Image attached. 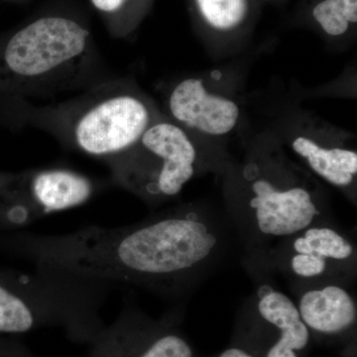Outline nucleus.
<instances>
[{
  "mask_svg": "<svg viewBox=\"0 0 357 357\" xmlns=\"http://www.w3.org/2000/svg\"><path fill=\"white\" fill-rule=\"evenodd\" d=\"M29 0H0V2H6V3H25Z\"/></svg>",
  "mask_w": 357,
  "mask_h": 357,
  "instance_id": "obj_18",
  "label": "nucleus"
},
{
  "mask_svg": "<svg viewBox=\"0 0 357 357\" xmlns=\"http://www.w3.org/2000/svg\"><path fill=\"white\" fill-rule=\"evenodd\" d=\"M218 357H255L250 352L241 347H229L218 356Z\"/></svg>",
  "mask_w": 357,
  "mask_h": 357,
  "instance_id": "obj_17",
  "label": "nucleus"
},
{
  "mask_svg": "<svg viewBox=\"0 0 357 357\" xmlns=\"http://www.w3.org/2000/svg\"><path fill=\"white\" fill-rule=\"evenodd\" d=\"M29 117L66 146L103 160L135 144L161 114L126 81H109L57 105L34 109Z\"/></svg>",
  "mask_w": 357,
  "mask_h": 357,
  "instance_id": "obj_4",
  "label": "nucleus"
},
{
  "mask_svg": "<svg viewBox=\"0 0 357 357\" xmlns=\"http://www.w3.org/2000/svg\"><path fill=\"white\" fill-rule=\"evenodd\" d=\"M132 357H194L189 342L175 333H159Z\"/></svg>",
  "mask_w": 357,
  "mask_h": 357,
  "instance_id": "obj_16",
  "label": "nucleus"
},
{
  "mask_svg": "<svg viewBox=\"0 0 357 357\" xmlns=\"http://www.w3.org/2000/svg\"><path fill=\"white\" fill-rule=\"evenodd\" d=\"M173 122L185 130L222 136L236 128L241 109L234 100L210 93L202 79L189 77L174 86L167 100Z\"/></svg>",
  "mask_w": 357,
  "mask_h": 357,
  "instance_id": "obj_9",
  "label": "nucleus"
},
{
  "mask_svg": "<svg viewBox=\"0 0 357 357\" xmlns=\"http://www.w3.org/2000/svg\"><path fill=\"white\" fill-rule=\"evenodd\" d=\"M312 16L330 36H342L357 22V0H323L312 9Z\"/></svg>",
  "mask_w": 357,
  "mask_h": 357,
  "instance_id": "obj_15",
  "label": "nucleus"
},
{
  "mask_svg": "<svg viewBox=\"0 0 357 357\" xmlns=\"http://www.w3.org/2000/svg\"><path fill=\"white\" fill-rule=\"evenodd\" d=\"M296 305L305 325L317 335H344L356 325V301L345 284L305 286Z\"/></svg>",
  "mask_w": 357,
  "mask_h": 357,
  "instance_id": "obj_10",
  "label": "nucleus"
},
{
  "mask_svg": "<svg viewBox=\"0 0 357 357\" xmlns=\"http://www.w3.org/2000/svg\"><path fill=\"white\" fill-rule=\"evenodd\" d=\"M114 39H126L139 27L155 0H89Z\"/></svg>",
  "mask_w": 357,
  "mask_h": 357,
  "instance_id": "obj_13",
  "label": "nucleus"
},
{
  "mask_svg": "<svg viewBox=\"0 0 357 357\" xmlns=\"http://www.w3.org/2000/svg\"><path fill=\"white\" fill-rule=\"evenodd\" d=\"M356 258L354 238L337 225L326 220L289 239L275 251L265 266L280 270L302 287L347 284L356 277Z\"/></svg>",
  "mask_w": 357,
  "mask_h": 357,
  "instance_id": "obj_8",
  "label": "nucleus"
},
{
  "mask_svg": "<svg viewBox=\"0 0 357 357\" xmlns=\"http://www.w3.org/2000/svg\"><path fill=\"white\" fill-rule=\"evenodd\" d=\"M198 160L187 131L160 117L135 144L105 163L115 184L156 206L183 191L197 172Z\"/></svg>",
  "mask_w": 357,
  "mask_h": 357,
  "instance_id": "obj_6",
  "label": "nucleus"
},
{
  "mask_svg": "<svg viewBox=\"0 0 357 357\" xmlns=\"http://www.w3.org/2000/svg\"><path fill=\"white\" fill-rule=\"evenodd\" d=\"M96 190L93 178L67 168L0 172V227L23 229L52 213L83 206Z\"/></svg>",
  "mask_w": 357,
  "mask_h": 357,
  "instance_id": "obj_7",
  "label": "nucleus"
},
{
  "mask_svg": "<svg viewBox=\"0 0 357 357\" xmlns=\"http://www.w3.org/2000/svg\"><path fill=\"white\" fill-rule=\"evenodd\" d=\"M294 153L307 168L328 184L354 197L357 177V152L351 148L328 145L307 135H298L291 142Z\"/></svg>",
  "mask_w": 357,
  "mask_h": 357,
  "instance_id": "obj_12",
  "label": "nucleus"
},
{
  "mask_svg": "<svg viewBox=\"0 0 357 357\" xmlns=\"http://www.w3.org/2000/svg\"><path fill=\"white\" fill-rule=\"evenodd\" d=\"M232 222L253 261L266 264L286 241L330 220L317 181L283 152L250 157L229 191Z\"/></svg>",
  "mask_w": 357,
  "mask_h": 357,
  "instance_id": "obj_2",
  "label": "nucleus"
},
{
  "mask_svg": "<svg viewBox=\"0 0 357 357\" xmlns=\"http://www.w3.org/2000/svg\"><path fill=\"white\" fill-rule=\"evenodd\" d=\"M6 245L35 265L163 294L202 280L225 255L227 225L203 208L183 206L142 222L89 225L59 234H16Z\"/></svg>",
  "mask_w": 357,
  "mask_h": 357,
  "instance_id": "obj_1",
  "label": "nucleus"
},
{
  "mask_svg": "<svg viewBox=\"0 0 357 357\" xmlns=\"http://www.w3.org/2000/svg\"><path fill=\"white\" fill-rule=\"evenodd\" d=\"M95 46L88 24L68 13L42 14L0 36V112L60 91L86 74Z\"/></svg>",
  "mask_w": 357,
  "mask_h": 357,
  "instance_id": "obj_3",
  "label": "nucleus"
},
{
  "mask_svg": "<svg viewBox=\"0 0 357 357\" xmlns=\"http://www.w3.org/2000/svg\"><path fill=\"white\" fill-rule=\"evenodd\" d=\"M255 314L278 328L277 342L264 357H300L307 349L311 332L301 318L297 305L285 293L264 284L251 298Z\"/></svg>",
  "mask_w": 357,
  "mask_h": 357,
  "instance_id": "obj_11",
  "label": "nucleus"
},
{
  "mask_svg": "<svg viewBox=\"0 0 357 357\" xmlns=\"http://www.w3.org/2000/svg\"><path fill=\"white\" fill-rule=\"evenodd\" d=\"M112 288L107 282L42 265L0 273V333H27L46 321H89Z\"/></svg>",
  "mask_w": 357,
  "mask_h": 357,
  "instance_id": "obj_5",
  "label": "nucleus"
},
{
  "mask_svg": "<svg viewBox=\"0 0 357 357\" xmlns=\"http://www.w3.org/2000/svg\"><path fill=\"white\" fill-rule=\"evenodd\" d=\"M195 9L211 29L220 32L236 30L249 13V0H192Z\"/></svg>",
  "mask_w": 357,
  "mask_h": 357,
  "instance_id": "obj_14",
  "label": "nucleus"
}]
</instances>
